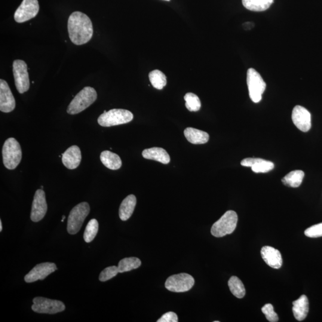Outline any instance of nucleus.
Listing matches in <instances>:
<instances>
[{
    "instance_id": "c85d7f7f",
    "label": "nucleus",
    "mask_w": 322,
    "mask_h": 322,
    "mask_svg": "<svg viewBox=\"0 0 322 322\" xmlns=\"http://www.w3.org/2000/svg\"><path fill=\"white\" fill-rule=\"evenodd\" d=\"M99 231V223L96 219H91L86 226L84 239L87 243H90L96 237L97 232Z\"/></svg>"
},
{
    "instance_id": "9d476101",
    "label": "nucleus",
    "mask_w": 322,
    "mask_h": 322,
    "mask_svg": "<svg viewBox=\"0 0 322 322\" xmlns=\"http://www.w3.org/2000/svg\"><path fill=\"white\" fill-rule=\"evenodd\" d=\"M13 72L15 85L18 92L20 94H23L28 91L30 81L26 62L19 59L14 60Z\"/></svg>"
},
{
    "instance_id": "f3484780",
    "label": "nucleus",
    "mask_w": 322,
    "mask_h": 322,
    "mask_svg": "<svg viewBox=\"0 0 322 322\" xmlns=\"http://www.w3.org/2000/svg\"><path fill=\"white\" fill-rule=\"evenodd\" d=\"M81 152L77 146L69 147L62 154V162L64 166L69 170L77 168L81 161Z\"/></svg>"
},
{
    "instance_id": "f704fd0d",
    "label": "nucleus",
    "mask_w": 322,
    "mask_h": 322,
    "mask_svg": "<svg viewBox=\"0 0 322 322\" xmlns=\"http://www.w3.org/2000/svg\"><path fill=\"white\" fill-rule=\"evenodd\" d=\"M2 222H1V220H0V232H2Z\"/></svg>"
},
{
    "instance_id": "e433bc0d",
    "label": "nucleus",
    "mask_w": 322,
    "mask_h": 322,
    "mask_svg": "<svg viewBox=\"0 0 322 322\" xmlns=\"http://www.w3.org/2000/svg\"><path fill=\"white\" fill-rule=\"evenodd\" d=\"M165 1H170V0H165Z\"/></svg>"
},
{
    "instance_id": "6ab92c4d",
    "label": "nucleus",
    "mask_w": 322,
    "mask_h": 322,
    "mask_svg": "<svg viewBox=\"0 0 322 322\" xmlns=\"http://www.w3.org/2000/svg\"><path fill=\"white\" fill-rule=\"evenodd\" d=\"M293 312L297 321L305 320L309 311V303L308 297L303 295L293 303Z\"/></svg>"
},
{
    "instance_id": "1a4fd4ad",
    "label": "nucleus",
    "mask_w": 322,
    "mask_h": 322,
    "mask_svg": "<svg viewBox=\"0 0 322 322\" xmlns=\"http://www.w3.org/2000/svg\"><path fill=\"white\" fill-rule=\"evenodd\" d=\"M32 310L38 314H56L65 310V306L59 300H51L44 297H35L33 300Z\"/></svg>"
},
{
    "instance_id": "dca6fc26",
    "label": "nucleus",
    "mask_w": 322,
    "mask_h": 322,
    "mask_svg": "<svg viewBox=\"0 0 322 322\" xmlns=\"http://www.w3.org/2000/svg\"><path fill=\"white\" fill-rule=\"evenodd\" d=\"M241 164L242 166L251 167L256 173H268L275 167L272 162L261 158H245L241 161Z\"/></svg>"
},
{
    "instance_id": "cd10ccee",
    "label": "nucleus",
    "mask_w": 322,
    "mask_h": 322,
    "mask_svg": "<svg viewBox=\"0 0 322 322\" xmlns=\"http://www.w3.org/2000/svg\"><path fill=\"white\" fill-rule=\"evenodd\" d=\"M149 78L153 87L158 90H162L167 85L166 76L161 70L156 69L150 72Z\"/></svg>"
},
{
    "instance_id": "ddd939ff",
    "label": "nucleus",
    "mask_w": 322,
    "mask_h": 322,
    "mask_svg": "<svg viewBox=\"0 0 322 322\" xmlns=\"http://www.w3.org/2000/svg\"><path fill=\"white\" fill-rule=\"evenodd\" d=\"M47 211L45 194L42 189L36 191L32 205L30 219L33 222H38L43 219Z\"/></svg>"
},
{
    "instance_id": "f257e3e1",
    "label": "nucleus",
    "mask_w": 322,
    "mask_h": 322,
    "mask_svg": "<svg viewBox=\"0 0 322 322\" xmlns=\"http://www.w3.org/2000/svg\"><path fill=\"white\" fill-rule=\"evenodd\" d=\"M67 29L73 44L81 45L90 41L93 35L92 21L87 15L81 11H75L70 15Z\"/></svg>"
},
{
    "instance_id": "473e14b6",
    "label": "nucleus",
    "mask_w": 322,
    "mask_h": 322,
    "mask_svg": "<svg viewBox=\"0 0 322 322\" xmlns=\"http://www.w3.org/2000/svg\"><path fill=\"white\" fill-rule=\"evenodd\" d=\"M305 235L308 237L317 238L322 236V223L312 226L306 230Z\"/></svg>"
},
{
    "instance_id": "72a5a7b5",
    "label": "nucleus",
    "mask_w": 322,
    "mask_h": 322,
    "mask_svg": "<svg viewBox=\"0 0 322 322\" xmlns=\"http://www.w3.org/2000/svg\"><path fill=\"white\" fill-rule=\"evenodd\" d=\"M177 315L174 312H168L157 321V322H177Z\"/></svg>"
},
{
    "instance_id": "7ed1b4c3",
    "label": "nucleus",
    "mask_w": 322,
    "mask_h": 322,
    "mask_svg": "<svg viewBox=\"0 0 322 322\" xmlns=\"http://www.w3.org/2000/svg\"><path fill=\"white\" fill-rule=\"evenodd\" d=\"M2 153L3 163L7 169L14 170L20 164L22 153L20 144L14 138L5 140Z\"/></svg>"
},
{
    "instance_id": "423d86ee",
    "label": "nucleus",
    "mask_w": 322,
    "mask_h": 322,
    "mask_svg": "<svg viewBox=\"0 0 322 322\" xmlns=\"http://www.w3.org/2000/svg\"><path fill=\"white\" fill-rule=\"evenodd\" d=\"M90 211V205L85 202H81L72 208L67 220V231L69 234L75 235L80 231Z\"/></svg>"
},
{
    "instance_id": "7c9ffc66",
    "label": "nucleus",
    "mask_w": 322,
    "mask_h": 322,
    "mask_svg": "<svg viewBox=\"0 0 322 322\" xmlns=\"http://www.w3.org/2000/svg\"><path fill=\"white\" fill-rule=\"evenodd\" d=\"M119 273L118 267L113 266L107 267L100 273L99 275V281L106 282L116 277Z\"/></svg>"
},
{
    "instance_id": "c756f323",
    "label": "nucleus",
    "mask_w": 322,
    "mask_h": 322,
    "mask_svg": "<svg viewBox=\"0 0 322 322\" xmlns=\"http://www.w3.org/2000/svg\"><path fill=\"white\" fill-rule=\"evenodd\" d=\"M186 102V107L189 111L197 112L201 107V100L198 96L194 93H188L184 97Z\"/></svg>"
},
{
    "instance_id": "a878e982",
    "label": "nucleus",
    "mask_w": 322,
    "mask_h": 322,
    "mask_svg": "<svg viewBox=\"0 0 322 322\" xmlns=\"http://www.w3.org/2000/svg\"><path fill=\"white\" fill-rule=\"evenodd\" d=\"M141 265H142V262L138 258H125L118 263L119 273L122 274V273L130 272L132 270L139 268Z\"/></svg>"
},
{
    "instance_id": "5701e85b",
    "label": "nucleus",
    "mask_w": 322,
    "mask_h": 322,
    "mask_svg": "<svg viewBox=\"0 0 322 322\" xmlns=\"http://www.w3.org/2000/svg\"><path fill=\"white\" fill-rule=\"evenodd\" d=\"M100 160L106 167L110 170H116L122 166V161L116 153L105 150L101 153Z\"/></svg>"
},
{
    "instance_id": "39448f33",
    "label": "nucleus",
    "mask_w": 322,
    "mask_h": 322,
    "mask_svg": "<svg viewBox=\"0 0 322 322\" xmlns=\"http://www.w3.org/2000/svg\"><path fill=\"white\" fill-rule=\"evenodd\" d=\"M238 215L235 211L230 210L223 215L214 224L211 233L216 238H222L227 235L232 234L237 226Z\"/></svg>"
},
{
    "instance_id": "b1692460",
    "label": "nucleus",
    "mask_w": 322,
    "mask_h": 322,
    "mask_svg": "<svg viewBox=\"0 0 322 322\" xmlns=\"http://www.w3.org/2000/svg\"><path fill=\"white\" fill-rule=\"evenodd\" d=\"M242 4L248 10L253 11H263L268 10L274 0H242Z\"/></svg>"
},
{
    "instance_id": "2eb2a0df",
    "label": "nucleus",
    "mask_w": 322,
    "mask_h": 322,
    "mask_svg": "<svg viewBox=\"0 0 322 322\" xmlns=\"http://www.w3.org/2000/svg\"><path fill=\"white\" fill-rule=\"evenodd\" d=\"M16 107V101L10 87L4 79H0V110L4 113L13 111Z\"/></svg>"
},
{
    "instance_id": "f8f14e48",
    "label": "nucleus",
    "mask_w": 322,
    "mask_h": 322,
    "mask_svg": "<svg viewBox=\"0 0 322 322\" xmlns=\"http://www.w3.org/2000/svg\"><path fill=\"white\" fill-rule=\"evenodd\" d=\"M57 269L56 265L53 263L38 264L24 277V281L26 283H32L38 280H44Z\"/></svg>"
},
{
    "instance_id": "0eeeda50",
    "label": "nucleus",
    "mask_w": 322,
    "mask_h": 322,
    "mask_svg": "<svg viewBox=\"0 0 322 322\" xmlns=\"http://www.w3.org/2000/svg\"><path fill=\"white\" fill-rule=\"evenodd\" d=\"M247 82L251 100L259 103L266 88L265 81L256 69L250 68L247 71Z\"/></svg>"
},
{
    "instance_id": "f03ea898",
    "label": "nucleus",
    "mask_w": 322,
    "mask_h": 322,
    "mask_svg": "<svg viewBox=\"0 0 322 322\" xmlns=\"http://www.w3.org/2000/svg\"><path fill=\"white\" fill-rule=\"evenodd\" d=\"M97 98L95 89L85 87L79 92L73 98L67 107V112L70 115H76L80 113L93 104Z\"/></svg>"
},
{
    "instance_id": "a211bd4d",
    "label": "nucleus",
    "mask_w": 322,
    "mask_h": 322,
    "mask_svg": "<svg viewBox=\"0 0 322 322\" xmlns=\"http://www.w3.org/2000/svg\"><path fill=\"white\" fill-rule=\"evenodd\" d=\"M263 259L272 268L278 269L282 266V258L280 251L269 246H265L261 250Z\"/></svg>"
},
{
    "instance_id": "393cba45",
    "label": "nucleus",
    "mask_w": 322,
    "mask_h": 322,
    "mask_svg": "<svg viewBox=\"0 0 322 322\" xmlns=\"http://www.w3.org/2000/svg\"><path fill=\"white\" fill-rule=\"evenodd\" d=\"M305 173L302 170H295L290 172L282 179L285 186L291 188H298L303 182Z\"/></svg>"
},
{
    "instance_id": "2f4dec72",
    "label": "nucleus",
    "mask_w": 322,
    "mask_h": 322,
    "mask_svg": "<svg viewBox=\"0 0 322 322\" xmlns=\"http://www.w3.org/2000/svg\"><path fill=\"white\" fill-rule=\"evenodd\" d=\"M262 311L265 317L269 322H277L279 321V318L277 314L274 311V307L271 304H267L262 309Z\"/></svg>"
},
{
    "instance_id": "4468645a",
    "label": "nucleus",
    "mask_w": 322,
    "mask_h": 322,
    "mask_svg": "<svg viewBox=\"0 0 322 322\" xmlns=\"http://www.w3.org/2000/svg\"><path fill=\"white\" fill-rule=\"evenodd\" d=\"M293 123L303 132H308L312 127L311 114L309 110L302 106L294 107L292 113Z\"/></svg>"
},
{
    "instance_id": "4be33fe9",
    "label": "nucleus",
    "mask_w": 322,
    "mask_h": 322,
    "mask_svg": "<svg viewBox=\"0 0 322 322\" xmlns=\"http://www.w3.org/2000/svg\"><path fill=\"white\" fill-rule=\"evenodd\" d=\"M137 199L134 195H130L125 198L119 207V216L122 221H127L133 214L136 207Z\"/></svg>"
},
{
    "instance_id": "aec40b11",
    "label": "nucleus",
    "mask_w": 322,
    "mask_h": 322,
    "mask_svg": "<svg viewBox=\"0 0 322 322\" xmlns=\"http://www.w3.org/2000/svg\"><path fill=\"white\" fill-rule=\"evenodd\" d=\"M142 156L144 158L151 159L164 164H168L170 162V156L166 150L156 147L144 150Z\"/></svg>"
},
{
    "instance_id": "6e6552de",
    "label": "nucleus",
    "mask_w": 322,
    "mask_h": 322,
    "mask_svg": "<svg viewBox=\"0 0 322 322\" xmlns=\"http://www.w3.org/2000/svg\"><path fill=\"white\" fill-rule=\"evenodd\" d=\"M195 279L188 274H180L171 276L165 282V288L174 293H185L192 289Z\"/></svg>"
},
{
    "instance_id": "412c9836",
    "label": "nucleus",
    "mask_w": 322,
    "mask_h": 322,
    "mask_svg": "<svg viewBox=\"0 0 322 322\" xmlns=\"http://www.w3.org/2000/svg\"><path fill=\"white\" fill-rule=\"evenodd\" d=\"M184 134L188 142L195 145L206 143L210 139L209 134L206 132L192 127L186 128Z\"/></svg>"
},
{
    "instance_id": "20e7f679",
    "label": "nucleus",
    "mask_w": 322,
    "mask_h": 322,
    "mask_svg": "<svg viewBox=\"0 0 322 322\" xmlns=\"http://www.w3.org/2000/svg\"><path fill=\"white\" fill-rule=\"evenodd\" d=\"M133 119V114L128 110L113 109L103 112L97 119L101 126L109 127L128 123Z\"/></svg>"
},
{
    "instance_id": "bb28decb",
    "label": "nucleus",
    "mask_w": 322,
    "mask_h": 322,
    "mask_svg": "<svg viewBox=\"0 0 322 322\" xmlns=\"http://www.w3.org/2000/svg\"><path fill=\"white\" fill-rule=\"evenodd\" d=\"M228 285L233 295L238 299L244 298L246 291L240 279L236 277H232L229 279Z\"/></svg>"
},
{
    "instance_id": "c9c22d12",
    "label": "nucleus",
    "mask_w": 322,
    "mask_h": 322,
    "mask_svg": "<svg viewBox=\"0 0 322 322\" xmlns=\"http://www.w3.org/2000/svg\"><path fill=\"white\" fill-rule=\"evenodd\" d=\"M65 219V216H62V222H64V220Z\"/></svg>"
},
{
    "instance_id": "9b49d317",
    "label": "nucleus",
    "mask_w": 322,
    "mask_h": 322,
    "mask_svg": "<svg viewBox=\"0 0 322 322\" xmlns=\"http://www.w3.org/2000/svg\"><path fill=\"white\" fill-rule=\"evenodd\" d=\"M39 5L38 0H23L15 11L14 18L17 23H23L35 17L38 13Z\"/></svg>"
}]
</instances>
